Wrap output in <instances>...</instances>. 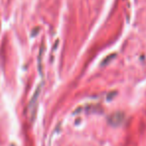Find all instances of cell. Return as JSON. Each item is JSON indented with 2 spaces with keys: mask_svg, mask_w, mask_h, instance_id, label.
Listing matches in <instances>:
<instances>
[{
  "mask_svg": "<svg viewBox=\"0 0 146 146\" xmlns=\"http://www.w3.org/2000/svg\"><path fill=\"white\" fill-rule=\"evenodd\" d=\"M39 90L40 89H37L36 92L34 93L32 98V104H31V109H33V111L31 112V115L34 117L35 116V110H36V106H37V97H38V94H39Z\"/></svg>",
  "mask_w": 146,
  "mask_h": 146,
  "instance_id": "6da1fadb",
  "label": "cell"
}]
</instances>
